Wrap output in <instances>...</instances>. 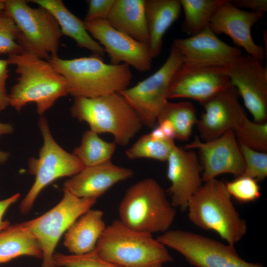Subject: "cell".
<instances>
[{
	"label": "cell",
	"instance_id": "6da1fadb",
	"mask_svg": "<svg viewBox=\"0 0 267 267\" xmlns=\"http://www.w3.org/2000/svg\"><path fill=\"white\" fill-rule=\"evenodd\" d=\"M9 64L15 66L19 75L8 94L9 105L20 111L28 103L35 102L41 116L61 97L69 94L66 80L47 60L24 49L8 56Z\"/></svg>",
	"mask_w": 267,
	"mask_h": 267
},
{
	"label": "cell",
	"instance_id": "7a4b0ae2",
	"mask_svg": "<svg viewBox=\"0 0 267 267\" xmlns=\"http://www.w3.org/2000/svg\"><path fill=\"white\" fill-rule=\"evenodd\" d=\"M48 61L67 83L69 94L74 98H94L128 88L133 75L126 64L104 63L93 56L72 59L51 56Z\"/></svg>",
	"mask_w": 267,
	"mask_h": 267
},
{
	"label": "cell",
	"instance_id": "3957f363",
	"mask_svg": "<svg viewBox=\"0 0 267 267\" xmlns=\"http://www.w3.org/2000/svg\"><path fill=\"white\" fill-rule=\"evenodd\" d=\"M225 182L213 178L204 182L189 199L187 210L191 222L219 235L234 245L247 232L246 221L236 210Z\"/></svg>",
	"mask_w": 267,
	"mask_h": 267
},
{
	"label": "cell",
	"instance_id": "277c9868",
	"mask_svg": "<svg viewBox=\"0 0 267 267\" xmlns=\"http://www.w3.org/2000/svg\"><path fill=\"white\" fill-rule=\"evenodd\" d=\"M93 251L120 267H152L173 261L166 247L152 234L133 230L119 220L106 226Z\"/></svg>",
	"mask_w": 267,
	"mask_h": 267
},
{
	"label": "cell",
	"instance_id": "5b68a950",
	"mask_svg": "<svg viewBox=\"0 0 267 267\" xmlns=\"http://www.w3.org/2000/svg\"><path fill=\"white\" fill-rule=\"evenodd\" d=\"M118 213L127 227L151 234L168 230L176 216L165 190L152 178L140 180L126 190Z\"/></svg>",
	"mask_w": 267,
	"mask_h": 267
},
{
	"label": "cell",
	"instance_id": "8992f818",
	"mask_svg": "<svg viewBox=\"0 0 267 267\" xmlns=\"http://www.w3.org/2000/svg\"><path fill=\"white\" fill-rule=\"evenodd\" d=\"M74 99L70 110L73 117L86 122L98 134H111L116 144L127 145L143 126L136 112L119 92Z\"/></svg>",
	"mask_w": 267,
	"mask_h": 267
},
{
	"label": "cell",
	"instance_id": "52a82bcc",
	"mask_svg": "<svg viewBox=\"0 0 267 267\" xmlns=\"http://www.w3.org/2000/svg\"><path fill=\"white\" fill-rule=\"evenodd\" d=\"M39 127L44 143L39 158L30 157L28 160V172L35 176V180L20 204V211L23 214L29 212L45 186L59 178L71 177L84 168L75 155L65 151L56 142L43 115L39 119Z\"/></svg>",
	"mask_w": 267,
	"mask_h": 267
},
{
	"label": "cell",
	"instance_id": "ba28073f",
	"mask_svg": "<svg viewBox=\"0 0 267 267\" xmlns=\"http://www.w3.org/2000/svg\"><path fill=\"white\" fill-rule=\"evenodd\" d=\"M4 10L15 22L20 34L18 43L24 49L48 61L58 56L62 35L54 17L45 8L31 7L24 0H4Z\"/></svg>",
	"mask_w": 267,
	"mask_h": 267
},
{
	"label": "cell",
	"instance_id": "9c48e42d",
	"mask_svg": "<svg viewBox=\"0 0 267 267\" xmlns=\"http://www.w3.org/2000/svg\"><path fill=\"white\" fill-rule=\"evenodd\" d=\"M156 238L195 267H265L260 263L244 260L234 245L191 231L168 230Z\"/></svg>",
	"mask_w": 267,
	"mask_h": 267
},
{
	"label": "cell",
	"instance_id": "30bf717a",
	"mask_svg": "<svg viewBox=\"0 0 267 267\" xmlns=\"http://www.w3.org/2000/svg\"><path fill=\"white\" fill-rule=\"evenodd\" d=\"M61 201L40 217L21 222L38 240L43 252L42 267H55L53 257L61 236L81 216L97 202L79 198L63 190Z\"/></svg>",
	"mask_w": 267,
	"mask_h": 267
},
{
	"label": "cell",
	"instance_id": "8fae6325",
	"mask_svg": "<svg viewBox=\"0 0 267 267\" xmlns=\"http://www.w3.org/2000/svg\"><path fill=\"white\" fill-rule=\"evenodd\" d=\"M183 62L182 56L172 45L167 60L156 72L133 87L119 92L136 112L143 125L154 127L168 101L173 77Z\"/></svg>",
	"mask_w": 267,
	"mask_h": 267
},
{
	"label": "cell",
	"instance_id": "7c38bea8",
	"mask_svg": "<svg viewBox=\"0 0 267 267\" xmlns=\"http://www.w3.org/2000/svg\"><path fill=\"white\" fill-rule=\"evenodd\" d=\"M222 67L254 121L267 122V68L263 62L245 53Z\"/></svg>",
	"mask_w": 267,
	"mask_h": 267
},
{
	"label": "cell",
	"instance_id": "4fadbf2b",
	"mask_svg": "<svg viewBox=\"0 0 267 267\" xmlns=\"http://www.w3.org/2000/svg\"><path fill=\"white\" fill-rule=\"evenodd\" d=\"M84 23L90 35L107 53L110 64L125 63L142 72L150 70L153 58L147 44L115 29L106 20Z\"/></svg>",
	"mask_w": 267,
	"mask_h": 267
},
{
	"label": "cell",
	"instance_id": "5bb4252c",
	"mask_svg": "<svg viewBox=\"0 0 267 267\" xmlns=\"http://www.w3.org/2000/svg\"><path fill=\"white\" fill-rule=\"evenodd\" d=\"M183 148L198 149L204 182L221 174H230L237 177L244 173L243 156L236 135L231 130L208 141H201L198 136H195Z\"/></svg>",
	"mask_w": 267,
	"mask_h": 267
},
{
	"label": "cell",
	"instance_id": "9a60e30c",
	"mask_svg": "<svg viewBox=\"0 0 267 267\" xmlns=\"http://www.w3.org/2000/svg\"><path fill=\"white\" fill-rule=\"evenodd\" d=\"M231 85L220 66H193L183 63L172 80L168 99L189 98L201 105Z\"/></svg>",
	"mask_w": 267,
	"mask_h": 267
},
{
	"label": "cell",
	"instance_id": "2e32d148",
	"mask_svg": "<svg viewBox=\"0 0 267 267\" xmlns=\"http://www.w3.org/2000/svg\"><path fill=\"white\" fill-rule=\"evenodd\" d=\"M263 15L261 12L241 10L230 0H225L214 12L209 27L216 35H227L246 54L263 62L266 56L265 49L255 43L251 33L252 27Z\"/></svg>",
	"mask_w": 267,
	"mask_h": 267
},
{
	"label": "cell",
	"instance_id": "e0dca14e",
	"mask_svg": "<svg viewBox=\"0 0 267 267\" xmlns=\"http://www.w3.org/2000/svg\"><path fill=\"white\" fill-rule=\"evenodd\" d=\"M167 190L171 203L181 211L187 210L190 197L202 185V167L195 151L174 146L167 160Z\"/></svg>",
	"mask_w": 267,
	"mask_h": 267
},
{
	"label": "cell",
	"instance_id": "ac0fdd59",
	"mask_svg": "<svg viewBox=\"0 0 267 267\" xmlns=\"http://www.w3.org/2000/svg\"><path fill=\"white\" fill-rule=\"evenodd\" d=\"M239 96L231 84L202 105L205 111L196 125L204 141L217 138L228 130L233 131L246 116L239 102Z\"/></svg>",
	"mask_w": 267,
	"mask_h": 267
},
{
	"label": "cell",
	"instance_id": "d6986e66",
	"mask_svg": "<svg viewBox=\"0 0 267 267\" xmlns=\"http://www.w3.org/2000/svg\"><path fill=\"white\" fill-rule=\"evenodd\" d=\"M172 45L182 56L183 63L193 66L222 67L242 54L239 47L220 39L209 26L188 38L175 39Z\"/></svg>",
	"mask_w": 267,
	"mask_h": 267
},
{
	"label": "cell",
	"instance_id": "ffe728a7",
	"mask_svg": "<svg viewBox=\"0 0 267 267\" xmlns=\"http://www.w3.org/2000/svg\"><path fill=\"white\" fill-rule=\"evenodd\" d=\"M134 174L131 169L116 165L111 161L84 167L64 182L63 190L79 198L97 199L115 184L131 178Z\"/></svg>",
	"mask_w": 267,
	"mask_h": 267
},
{
	"label": "cell",
	"instance_id": "44dd1931",
	"mask_svg": "<svg viewBox=\"0 0 267 267\" xmlns=\"http://www.w3.org/2000/svg\"><path fill=\"white\" fill-rule=\"evenodd\" d=\"M103 212L90 209L81 216L64 233V246L74 255L93 251L106 225Z\"/></svg>",
	"mask_w": 267,
	"mask_h": 267
},
{
	"label": "cell",
	"instance_id": "7402d4cb",
	"mask_svg": "<svg viewBox=\"0 0 267 267\" xmlns=\"http://www.w3.org/2000/svg\"><path fill=\"white\" fill-rule=\"evenodd\" d=\"M145 0H115L106 20L115 29L148 45Z\"/></svg>",
	"mask_w": 267,
	"mask_h": 267
},
{
	"label": "cell",
	"instance_id": "603a6c76",
	"mask_svg": "<svg viewBox=\"0 0 267 267\" xmlns=\"http://www.w3.org/2000/svg\"><path fill=\"white\" fill-rule=\"evenodd\" d=\"M47 9L54 17L62 35L68 36L81 48L90 51L95 56L102 57L105 52L103 47L87 31L84 22L72 13L61 0H31Z\"/></svg>",
	"mask_w": 267,
	"mask_h": 267
},
{
	"label": "cell",
	"instance_id": "cb8c5ba5",
	"mask_svg": "<svg viewBox=\"0 0 267 267\" xmlns=\"http://www.w3.org/2000/svg\"><path fill=\"white\" fill-rule=\"evenodd\" d=\"M181 9L180 0H145L148 46L153 59L160 54L164 35L178 19Z\"/></svg>",
	"mask_w": 267,
	"mask_h": 267
},
{
	"label": "cell",
	"instance_id": "d4e9b609",
	"mask_svg": "<svg viewBox=\"0 0 267 267\" xmlns=\"http://www.w3.org/2000/svg\"><path fill=\"white\" fill-rule=\"evenodd\" d=\"M22 256L42 259L40 245L22 223L10 225L0 232V265Z\"/></svg>",
	"mask_w": 267,
	"mask_h": 267
},
{
	"label": "cell",
	"instance_id": "484cf974",
	"mask_svg": "<svg viewBox=\"0 0 267 267\" xmlns=\"http://www.w3.org/2000/svg\"><path fill=\"white\" fill-rule=\"evenodd\" d=\"M225 0H180L184 12L182 31L190 36L209 26L212 17Z\"/></svg>",
	"mask_w": 267,
	"mask_h": 267
},
{
	"label": "cell",
	"instance_id": "4316f807",
	"mask_svg": "<svg viewBox=\"0 0 267 267\" xmlns=\"http://www.w3.org/2000/svg\"><path fill=\"white\" fill-rule=\"evenodd\" d=\"M116 148L114 141H106L89 130L84 133L80 145L74 149L72 153L84 167H89L111 161Z\"/></svg>",
	"mask_w": 267,
	"mask_h": 267
},
{
	"label": "cell",
	"instance_id": "83f0119b",
	"mask_svg": "<svg viewBox=\"0 0 267 267\" xmlns=\"http://www.w3.org/2000/svg\"><path fill=\"white\" fill-rule=\"evenodd\" d=\"M164 119L172 123L175 129V138L182 141L189 139L198 120L196 109L191 103L169 101L163 107L157 122Z\"/></svg>",
	"mask_w": 267,
	"mask_h": 267
},
{
	"label": "cell",
	"instance_id": "f1b7e54d",
	"mask_svg": "<svg viewBox=\"0 0 267 267\" xmlns=\"http://www.w3.org/2000/svg\"><path fill=\"white\" fill-rule=\"evenodd\" d=\"M175 145L173 140L157 139L149 133L141 136L125 151V154L131 160L150 158L167 161Z\"/></svg>",
	"mask_w": 267,
	"mask_h": 267
},
{
	"label": "cell",
	"instance_id": "f546056e",
	"mask_svg": "<svg viewBox=\"0 0 267 267\" xmlns=\"http://www.w3.org/2000/svg\"><path fill=\"white\" fill-rule=\"evenodd\" d=\"M239 142L267 153V122L258 123L245 116L233 130Z\"/></svg>",
	"mask_w": 267,
	"mask_h": 267
},
{
	"label": "cell",
	"instance_id": "4dcf8cb0",
	"mask_svg": "<svg viewBox=\"0 0 267 267\" xmlns=\"http://www.w3.org/2000/svg\"><path fill=\"white\" fill-rule=\"evenodd\" d=\"M20 31L13 19L3 9L0 11V55L19 54L24 49L18 43Z\"/></svg>",
	"mask_w": 267,
	"mask_h": 267
},
{
	"label": "cell",
	"instance_id": "1f68e13d",
	"mask_svg": "<svg viewBox=\"0 0 267 267\" xmlns=\"http://www.w3.org/2000/svg\"><path fill=\"white\" fill-rule=\"evenodd\" d=\"M256 179L245 176L237 177L225 182L230 195L240 203H249L258 199L261 195L260 186Z\"/></svg>",
	"mask_w": 267,
	"mask_h": 267
},
{
	"label": "cell",
	"instance_id": "d6a6232c",
	"mask_svg": "<svg viewBox=\"0 0 267 267\" xmlns=\"http://www.w3.org/2000/svg\"><path fill=\"white\" fill-rule=\"evenodd\" d=\"M238 144L245 164L242 175L257 181L265 179L267 176V153L254 150L240 142Z\"/></svg>",
	"mask_w": 267,
	"mask_h": 267
},
{
	"label": "cell",
	"instance_id": "836d02e7",
	"mask_svg": "<svg viewBox=\"0 0 267 267\" xmlns=\"http://www.w3.org/2000/svg\"><path fill=\"white\" fill-rule=\"evenodd\" d=\"M53 259L55 267H120L102 259L94 251L80 255L54 253Z\"/></svg>",
	"mask_w": 267,
	"mask_h": 267
},
{
	"label": "cell",
	"instance_id": "e575fe53",
	"mask_svg": "<svg viewBox=\"0 0 267 267\" xmlns=\"http://www.w3.org/2000/svg\"><path fill=\"white\" fill-rule=\"evenodd\" d=\"M88 9L84 22L106 20L115 0H89Z\"/></svg>",
	"mask_w": 267,
	"mask_h": 267
},
{
	"label": "cell",
	"instance_id": "d590c367",
	"mask_svg": "<svg viewBox=\"0 0 267 267\" xmlns=\"http://www.w3.org/2000/svg\"><path fill=\"white\" fill-rule=\"evenodd\" d=\"M8 65L7 59H0V112L9 105V96L5 88L6 82L9 76Z\"/></svg>",
	"mask_w": 267,
	"mask_h": 267
},
{
	"label": "cell",
	"instance_id": "8d00e7d4",
	"mask_svg": "<svg viewBox=\"0 0 267 267\" xmlns=\"http://www.w3.org/2000/svg\"><path fill=\"white\" fill-rule=\"evenodd\" d=\"M231 3L235 7L250 9L252 11L264 13L267 11V0H233Z\"/></svg>",
	"mask_w": 267,
	"mask_h": 267
},
{
	"label": "cell",
	"instance_id": "74e56055",
	"mask_svg": "<svg viewBox=\"0 0 267 267\" xmlns=\"http://www.w3.org/2000/svg\"><path fill=\"white\" fill-rule=\"evenodd\" d=\"M20 197V194L18 192L6 199L0 200V232L10 225L8 221L3 220V216L7 209L15 203Z\"/></svg>",
	"mask_w": 267,
	"mask_h": 267
},
{
	"label": "cell",
	"instance_id": "f35d334b",
	"mask_svg": "<svg viewBox=\"0 0 267 267\" xmlns=\"http://www.w3.org/2000/svg\"><path fill=\"white\" fill-rule=\"evenodd\" d=\"M13 126L9 123L0 122V137L4 135L9 134L13 132ZM9 156V153L2 151L0 148V164L5 163Z\"/></svg>",
	"mask_w": 267,
	"mask_h": 267
},
{
	"label": "cell",
	"instance_id": "ab89813d",
	"mask_svg": "<svg viewBox=\"0 0 267 267\" xmlns=\"http://www.w3.org/2000/svg\"><path fill=\"white\" fill-rule=\"evenodd\" d=\"M158 127L161 129L167 139L173 140L175 139V132L172 123L168 120L164 119L158 122Z\"/></svg>",
	"mask_w": 267,
	"mask_h": 267
},
{
	"label": "cell",
	"instance_id": "60d3db41",
	"mask_svg": "<svg viewBox=\"0 0 267 267\" xmlns=\"http://www.w3.org/2000/svg\"><path fill=\"white\" fill-rule=\"evenodd\" d=\"M4 8V0H0V11L3 10Z\"/></svg>",
	"mask_w": 267,
	"mask_h": 267
},
{
	"label": "cell",
	"instance_id": "b9f144b4",
	"mask_svg": "<svg viewBox=\"0 0 267 267\" xmlns=\"http://www.w3.org/2000/svg\"><path fill=\"white\" fill-rule=\"evenodd\" d=\"M163 266V265L162 264H158V265H155L152 267H162Z\"/></svg>",
	"mask_w": 267,
	"mask_h": 267
}]
</instances>
